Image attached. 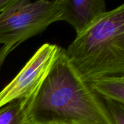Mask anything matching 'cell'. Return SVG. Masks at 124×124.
I'll return each mask as SVG.
<instances>
[{
    "label": "cell",
    "mask_w": 124,
    "mask_h": 124,
    "mask_svg": "<svg viewBox=\"0 0 124 124\" xmlns=\"http://www.w3.org/2000/svg\"><path fill=\"white\" fill-rule=\"evenodd\" d=\"M103 101L114 124H124V104L110 99Z\"/></svg>",
    "instance_id": "ba28073f"
},
{
    "label": "cell",
    "mask_w": 124,
    "mask_h": 124,
    "mask_svg": "<svg viewBox=\"0 0 124 124\" xmlns=\"http://www.w3.org/2000/svg\"><path fill=\"white\" fill-rule=\"evenodd\" d=\"M12 1V0H0V13Z\"/></svg>",
    "instance_id": "30bf717a"
},
{
    "label": "cell",
    "mask_w": 124,
    "mask_h": 124,
    "mask_svg": "<svg viewBox=\"0 0 124 124\" xmlns=\"http://www.w3.org/2000/svg\"><path fill=\"white\" fill-rule=\"evenodd\" d=\"M17 46H15V45H3V46L0 49V70L7 57Z\"/></svg>",
    "instance_id": "9c48e42d"
},
{
    "label": "cell",
    "mask_w": 124,
    "mask_h": 124,
    "mask_svg": "<svg viewBox=\"0 0 124 124\" xmlns=\"http://www.w3.org/2000/svg\"><path fill=\"white\" fill-rule=\"evenodd\" d=\"M60 0H12L0 13V44L18 46L59 21Z\"/></svg>",
    "instance_id": "3957f363"
},
{
    "label": "cell",
    "mask_w": 124,
    "mask_h": 124,
    "mask_svg": "<svg viewBox=\"0 0 124 124\" xmlns=\"http://www.w3.org/2000/svg\"><path fill=\"white\" fill-rule=\"evenodd\" d=\"M106 12L104 0H60L59 21L71 25L78 36Z\"/></svg>",
    "instance_id": "5b68a950"
},
{
    "label": "cell",
    "mask_w": 124,
    "mask_h": 124,
    "mask_svg": "<svg viewBox=\"0 0 124 124\" xmlns=\"http://www.w3.org/2000/svg\"><path fill=\"white\" fill-rule=\"evenodd\" d=\"M92 89L103 99L124 104V76H107L89 82Z\"/></svg>",
    "instance_id": "8992f818"
},
{
    "label": "cell",
    "mask_w": 124,
    "mask_h": 124,
    "mask_svg": "<svg viewBox=\"0 0 124 124\" xmlns=\"http://www.w3.org/2000/svg\"><path fill=\"white\" fill-rule=\"evenodd\" d=\"M29 124H114L107 107L60 47L47 75L25 103Z\"/></svg>",
    "instance_id": "6da1fadb"
},
{
    "label": "cell",
    "mask_w": 124,
    "mask_h": 124,
    "mask_svg": "<svg viewBox=\"0 0 124 124\" xmlns=\"http://www.w3.org/2000/svg\"><path fill=\"white\" fill-rule=\"evenodd\" d=\"M25 104L23 100L12 101L0 108V124H29L23 121Z\"/></svg>",
    "instance_id": "52a82bcc"
},
{
    "label": "cell",
    "mask_w": 124,
    "mask_h": 124,
    "mask_svg": "<svg viewBox=\"0 0 124 124\" xmlns=\"http://www.w3.org/2000/svg\"><path fill=\"white\" fill-rule=\"evenodd\" d=\"M60 46L44 44L34 53L17 75L0 92V108L17 100L29 101L35 94L55 60Z\"/></svg>",
    "instance_id": "277c9868"
},
{
    "label": "cell",
    "mask_w": 124,
    "mask_h": 124,
    "mask_svg": "<svg viewBox=\"0 0 124 124\" xmlns=\"http://www.w3.org/2000/svg\"><path fill=\"white\" fill-rule=\"evenodd\" d=\"M89 83L107 76H124V4L106 12L65 49Z\"/></svg>",
    "instance_id": "7a4b0ae2"
}]
</instances>
